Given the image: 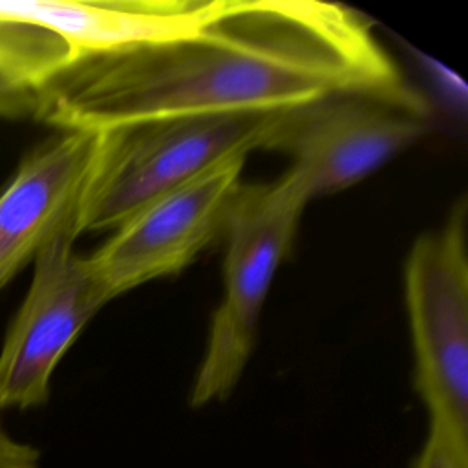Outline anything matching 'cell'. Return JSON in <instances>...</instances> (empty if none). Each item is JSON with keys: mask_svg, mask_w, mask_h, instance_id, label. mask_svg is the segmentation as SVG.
<instances>
[{"mask_svg": "<svg viewBox=\"0 0 468 468\" xmlns=\"http://www.w3.org/2000/svg\"><path fill=\"white\" fill-rule=\"evenodd\" d=\"M360 95L428 115L356 11L313 0H212L190 31L73 57L37 91L35 117L110 132L205 115L294 112Z\"/></svg>", "mask_w": 468, "mask_h": 468, "instance_id": "6da1fadb", "label": "cell"}, {"mask_svg": "<svg viewBox=\"0 0 468 468\" xmlns=\"http://www.w3.org/2000/svg\"><path fill=\"white\" fill-rule=\"evenodd\" d=\"M287 112L152 121L101 132L77 229L113 230L155 197L252 150L269 148Z\"/></svg>", "mask_w": 468, "mask_h": 468, "instance_id": "7a4b0ae2", "label": "cell"}, {"mask_svg": "<svg viewBox=\"0 0 468 468\" xmlns=\"http://www.w3.org/2000/svg\"><path fill=\"white\" fill-rule=\"evenodd\" d=\"M307 205L287 174L267 185H241L223 232V298L214 311L190 391L192 408L221 402L238 386L256 346L272 280L291 250Z\"/></svg>", "mask_w": 468, "mask_h": 468, "instance_id": "3957f363", "label": "cell"}, {"mask_svg": "<svg viewBox=\"0 0 468 468\" xmlns=\"http://www.w3.org/2000/svg\"><path fill=\"white\" fill-rule=\"evenodd\" d=\"M415 389L430 428L468 455V250L461 199L437 232L415 239L404 263Z\"/></svg>", "mask_w": 468, "mask_h": 468, "instance_id": "277c9868", "label": "cell"}, {"mask_svg": "<svg viewBox=\"0 0 468 468\" xmlns=\"http://www.w3.org/2000/svg\"><path fill=\"white\" fill-rule=\"evenodd\" d=\"M77 236L66 227L35 256L31 285L0 349V411L46 404L60 358L110 302L88 256L73 250Z\"/></svg>", "mask_w": 468, "mask_h": 468, "instance_id": "5b68a950", "label": "cell"}, {"mask_svg": "<svg viewBox=\"0 0 468 468\" xmlns=\"http://www.w3.org/2000/svg\"><path fill=\"white\" fill-rule=\"evenodd\" d=\"M428 130V115L344 95L287 112L269 148L292 157L285 174L311 203L369 177Z\"/></svg>", "mask_w": 468, "mask_h": 468, "instance_id": "8992f818", "label": "cell"}, {"mask_svg": "<svg viewBox=\"0 0 468 468\" xmlns=\"http://www.w3.org/2000/svg\"><path fill=\"white\" fill-rule=\"evenodd\" d=\"M245 159H230L207 170L113 229L104 245L88 256L110 300L155 278L177 274L225 232L243 185Z\"/></svg>", "mask_w": 468, "mask_h": 468, "instance_id": "52a82bcc", "label": "cell"}, {"mask_svg": "<svg viewBox=\"0 0 468 468\" xmlns=\"http://www.w3.org/2000/svg\"><path fill=\"white\" fill-rule=\"evenodd\" d=\"M101 133L62 130L24 159L0 194V289L62 229L75 227ZM79 232V229H77Z\"/></svg>", "mask_w": 468, "mask_h": 468, "instance_id": "ba28073f", "label": "cell"}, {"mask_svg": "<svg viewBox=\"0 0 468 468\" xmlns=\"http://www.w3.org/2000/svg\"><path fill=\"white\" fill-rule=\"evenodd\" d=\"M419 62L422 66V71L428 75V80L433 86L435 93L442 101V104H446V108L452 110L453 113L463 115L466 112L464 82L455 73H452L450 69H446L442 64H439L430 57H420Z\"/></svg>", "mask_w": 468, "mask_h": 468, "instance_id": "9c48e42d", "label": "cell"}, {"mask_svg": "<svg viewBox=\"0 0 468 468\" xmlns=\"http://www.w3.org/2000/svg\"><path fill=\"white\" fill-rule=\"evenodd\" d=\"M411 468H468V455L459 453L441 435L428 431Z\"/></svg>", "mask_w": 468, "mask_h": 468, "instance_id": "30bf717a", "label": "cell"}, {"mask_svg": "<svg viewBox=\"0 0 468 468\" xmlns=\"http://www.w3.org/2000/svg\"><path fill=\"white\" fill-rule=\"evenodd\" d=\"M0 468H40V452L13 439L0 422Z\"/></svg>", "mask_w": 468, "mask_h": 468, "instance_id": "8fae6325", "label": "cell"}, {"mask_svg": "<svg viewBox=\"0 0 468 468\" xmlns=\"http://www.w3.org/2000/svg\"><path fill=\"white\" fill-rule=\"evenodd\" d=\"M37 93L20 88L0 77V115L2 117H35Z\"/></svg>", "mask_w": 468, "mask_h": 468, "instance_id": "7c38bea8", "label": "cell"}]
</instances>
